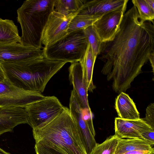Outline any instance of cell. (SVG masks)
<instances>
[{"mask_svg": "<svg viewBox=\"0 0 154 154\" xmlns=\"http://www.w3.org/2000/svg\"><path fill=\"white\" fill-rule=\"evenodd\" d=\"M154 52V23L143 20L133 5L124 14L114 38L102 43L101 72L112 82L115 92L125 93Z\"/></svg>", "mask_w": 154, "mask_h": 154, "instance_id": "6da1fadb", "label": "cell"}, {"mask_svg": "<svg viewBox=\"0 0 154 154\" xmlns=\"http://www.w3.org/2000/svg\"><path fill=\"white\" fill-rule=\"evenodd\" d=\"M32 129L36 144L63 154H87L82 132L66 107L53 120Z\"/></svg>", "mask_w": 154, "mask_h": 154, "instance_id": "7a4b0ae2", "label": "cell"}, {"mask_svg": "<svg viewBox=\"0 0 154 154\" xmlns=\"http://www.w3.org/2000/svg\"><path fill=\"white\" fill-rule=\"evenodd\" d=\"M67 63L43 57L1 64L6 78L13 85L23 90L42 94L50 79Z\"/></svg>", "mask_w": 154, "mask_h": 154, "instance_id": "3957f363", "label": "cell"}, {"mask_svg": "<svg viewBox=\"0 0 154 154\" xmlns=\"http://www.w3.org/2000/svg\"><path fill=\"white\" fill-rule=\"evenodd\" d=\"M54 0H28L17 10V20L22 30L20 43L42 49V32L50 13L54 11Z\"/></svg>", "mask_w": 154, "mask_h": 154, "instance_id": "277c9868", "label": "cell"}, {"mask_svg": "<svg viewBox=\"0 0 154 154\" xmlns=\"http://www.w3.org/2000/svg\"><path fill=\"white\" fill-rule=\"evenodd\" d=\"M88 45L83 30L72 32L54 44L42 49L44 57L71 63L80 61Z\"/></svg>", "mask_w": 154, "mask_h": 154, "instance_id": "5b68a950", "label": "cell"}, {"mask_svg": "<svg viewBox=\"0 0 154 154\" xmlns=\"http://www.w3.org/2000/svg\"><path fill=\"white\" fill-rule=\"evenodd\" d=\"M66 107L56 97L45 96L25 108L28 116V124L32 129L41 126L54 119Z\"/></svg>", "mask_w": 154, "mask_h": 154, "instance_id": "8992f818", "label": "cell"}, {"mask_svg": "<svg viewBox=\"0 0 154 154\" xmlns=\"http://www.w3.org/2000/svg\"><path fill=\"white\" fill-rule=\"evenodd\" d=\"M45 97L41 94L20 89L13 85L7 78L0 82V107L25 108Z\"/></svg>", "mask_w": 154, "mask_h": 154, "instance_id": "52a82bcc", "label": "cell"}, {"mask_svg": "<svg viewBox=\"0 0 154 154\" xmlns=\"http://www.w3.org/2000/svg\"><path fill=\"white\" fill-rule=\"evenodd\" d=\"M76 16L68 17L54 10L52 11L42 32L41 41L44 47L51 45L66 36L70 22Z\"/></svg>", "mask_w": 154, "mask_h": 154, "instance_id": "ba28073f", "label": "cell"}, {"mask_svg": "<svg viewBox=\"0 0 154 154\" xmlns=\"http://www.w3.org/2000/svg\"><path fill=\"white\" fill-rule=\"evenodd\" d=\"M43 50L20 43L0 44V63L43 57Z\"/></svg>", "mask_w": 154, "mask_h": 154, "instance_id": "9c48e42d", "label": "cell"}, {"mask_svg": "<svg viewBox=\"0 0 154 154\" xmlns=\"http://www.w3.org/2000/svg\"><path fill=\"white\" fill-rule=\"evenodd\" d=\"M69 109L71 116L80 128L85 144L90 145L93 143L95 140V132L92 118H84L83 110L76 93L73 89L71 91Z\"/></svg>", "mask_w": 154, "mask_h": 154, "instance_id": "30bf717a", "label": "cell"}, {"mask_svg": "<svg viewBox=\"0 0 154 154\" xmlns=\"http://www.w3.org/2000/svg\"><path fill=\"white\" fill-rule=\"evenodd\" d=\"M124 12L118 10L107 13L92 25L102 42L109 41L119 30Z\"/></svg>", "mask_w": 154, "mask_h": 154, "instance_id": "8fae6325", "label": "cell"}, {"mask_svg": "<svg viewBox=\"0 0 154 154\" xmlns=\"http://www.w3.org/2000/svg\"><path fill=\"white\" fill-rule=\"evenodd\" d=\"M128 0H85L78 14L101 17L115 11L125 12Z\"/></svg>", "mask_w": 154, "mask_h": 154, "instance_id": "7c38bea8", "label": "cell"}, {"mask_svg": "<svg viewBox=\"0 0 154 154\" xmlns=\"http://www.w3.org/2000/svg\"><path fill=\"white\" fill-rule=\"evenodd\" d=\"M69 79L73 87L82 109L91 111L88 99V91L80 61L71 63L69 68Z\"/></svg>", "mask_w": 154, "mask_h": 154, "instance_id": "4fadbf2b", "label": "cell"}, {"mask_svg": "<svg viewBox=\"0 0 154 154\" xmlns=\"http://www.w3.org/2000/svg\"><path fill=\"white\" fill-rule=\"evenodd\" d=\"M115 135L121 138L141 139L140 134L151 128L144 119H125L115 118L114 122Z\"/></svg>", "mask_w": 154, "mask_h": 154, "instance_id": "5bb4252c", "label": "cell"}, {"mask_svg": "<svg viewBox=\"0 0 154 154\" xmlns=\"http://www.w3.org/2000/svg\"><path fill=\"white\" fill-rule=\"evenodd\" d=\"M28 124V116L25 108L0 107V135L12 132L14 128L21 124Z\"/></svg>", "mask_w": 154, "mask_h": 154, "instance_id": "9a60e30c", "label": "cell"}, {"mask_svg": "<svg viewBox=\"0 0 154 154\" xmlns=\"http://www.w3.org/2000/svg\"><path fill=\"white\" fill-rule=\"evenodd\" d=\"M115 108L119 118L130 120L140 119V113L134 103L125 92L120 93L116 98Z\"/></svg>", "mask_w": 154, "mask_h": 154, "instance_id": "2e32d148", "label": "cell"}, {"mask_svg": "<svg viewBox=\"0 0 154 154\" xmlns=\"http://www.w3.org/2000/svg\"><path fill=\"white\" fill-rule=\"evenodd\" d=\"M17 26L14 21L0 18V44L20 43Z\"/></svg>", "mask_w": 154, "mask_h": 154, "instance_id": "e0dca14e", "label": "cell"}, {"mask_svg": "<svg viewBox=\"0 0 154 154\" xmlns=\"http://www.w3.org/2000/svg\"><path fill=\"white\" fill-rule=\"evenodd\" d=\"M152 147L142 139H124L118 137V142L114 154H123L136 150H150Z\"/></svg>", "mask_w": 154, "mask_h": 154, "instance_id": "ac0fdd59", "label": "cell"}, {"mask_svg": "<svg viewBox=\"0 0 154 154\" xmlns=\"http://www.w3.org/2000/svg\"><path fill=\"white\" fill-rule=\"evenodd\" d=\"M96 59L94 57L91 47L88 45L81 63L83 75L87 90L91 92L95 88L92 80L93 71Z\"/></svg>", "mask_w": 154, "mask_h": 154, "instance_id": "d6986e66", "label": "cell"}, {"mask_svg": "<svg viewBox=\"0 0 154 154\" xmlns=\"http://www.w3.org/2000/svg\"><path fill=\"white\" fill-rule=\"evenodd\" d=\"M85 0H54V10L66 16H76Z\"/></svg>", "mask_w": 154, "mask_h": 154, "instance_id": "ffe728a7", "label": "cell"}, {"mask_svg": "<svg viewBox=\"0 0 154 154\" xmlns=\"http://www.w3.org/2000/svg\"><path fill=\"white\" fill-rule=\"evenodd\" d=\"M100 17L78 14L70 22L68 29V34L73 32L85 29L92 25Z\"/></svg>", "mask_w": 154, "mask_h": 154, "instance_id": "44dd1931", "label": "cell"}, {"mask_svg": "<svg viewBox=\"0 0 154 154\" xmlns=\"http://www.w3.org/2000/svg\"><path fill=\"white\" fill-rule=\"evenodd\" d=\"M118 142V137L110 136L102 143H96L89 154H114Z\"/></svg>", "mask_w": 154, "mask_h": 154, "instance_id": "7402d4cb", "label": "cell"}, {"mask_svg": "<svg viewBox=\"0 0 154 154\" xmlns=\"http://www.w3.org/2000/svg\"><path fill=\"white\" fill-rule=\"evenodd\" d=\"M83 30L87 38L94 57L96 59L100 53L102 42L92 25Z\"/></svg>", "mask_w": 154, "mask_h": 154, "instance_id": "603a6c76", "label": "cell"}, {"mask_svg": "<svg viewBox=\"0 0 154 154\" xmlns=\"http://www.w3.org/2000/svg\"><path fill=\"white\" fill-rule=\"evenodd\" d=\"M132 2L143 20L154 23V11L149 7L145 0H132Z\"/></svg>", "mask_w": 154, "mask_h": 154, "instance_id": "cb8c5ba5", "label": "cell"}, {"mask_svg": "<svg viewBox=\"0 0 154 154\" xmlns=\"http://www.w3.org/2000/svg\"><path fill=\"white\" fill-rule=\"evenodd\" d=\"M147 124L154 130V104H149L146 109V117L144 119Z\"/></svg>", "mask_w": 154, "mask_h": 154, "instance_id": "d4e9b609", "label": "cell"}, {"mask_svg": "<svg viewBox=\"0 0 154 154\" xmlns=\"http://www.w3.org/2000/svg\"><path fill=\"white\" fill-rule=\"evenodd\" d=\"M142 139L144 140L152 147L154 145V130L152 128L140 134Z\"/></svg>", "mask_w": 154, "mask_h": 154, "instance_id": "484cf974", "label": "cell"}, {"mask_svg": "<svg viewBox=\"0 0 154 154\" xmlns=\"http://www.w3.org/2000/svg\"><path fill=\"white\" fill-rule=\"evenodd\" d=\"M35 149L36 154H63L36 143H35Z\"/></svg>", "mask_w": 154, "mask_h": 154, "instance_id": "4316f807", "label": "cell"}, {"mask_svg": "<svg viewBox=\"0 0 154 154\" xmlns=\"http://www.w3.org/2000/svg\"><path fill=\"white\" fill-rule=\"evenodd\" d=\"M153 148V147L150 150H136L129 152L123 154H149Z\"/></svg>", "mask_w": 154, "mask_h": 154, "instance_id": "83f0119b", "label": "cell"}, {"mask_svg": "<svg viewBox=\"0 0 154 154\" xmlns=\"http://www.w3.org/2000/svg\"><path fill=\"white\" fill-rule=\"evenodd\" d=\"M6 78L5 74L2 65L0 63V82L4 81Z\"/></svg>", "mask_w": 154, "mask_h": 154, "instance_id": "f1b7e54d", "label": "cell"}, {"mask_svg": "<svg viewBox=\"0 0 154 154\" xmlns=\"http://www.w3.org/2000/svg\"><path fill=\"white\" fill-rule=\"evenodd\" d=\"M149 60L152 68L153 72L154 71V52L152 53L150 55Z\"/></svg>", "mask_w": 154, "mask_h": 154, "instance_id": "f546056e", "label": "cell"}, {"mask_svg": "<svg viewBox=\"0 0 154 154\" xmlns=\"http://www.w3.org/2000/svg\"><path fill=\"white\" fill-rule=\"evenodd\" d=\"M145 1L149 7L154 11V0H145Z\"/></svg>", "mask_w": 154, "mask_h": 154, "instance_id": "4dcf8cb0", "label": "cell"}, {"mask_svg": "<svg viewBox=\"0 0 154 154\" xmlns=\"http://www.w3.org/2000/svg\"><path fill=\"white\" fill-rule=\"evenodd\" d=\"M0 154H11L7 152L0 148Z\"/></svg>", "mask_w": 154, "mask_h": 154, "instance_id": "1f68e13d", "label": "cell"}, {"mask_svg": "<svg viewBox=\"0 0 154 154\" xmlns=\"http://www.w3.org/2000/svg\"><path fill=\"white\" fill-rule=\"evenodd\" d=\"M149 154H154V148H153Z\"/></svg>", "mask_w": 154, "mask_h": 154, "instance_id": "d6a6232c", "label": "cell"}]
</instances>
